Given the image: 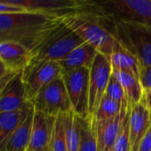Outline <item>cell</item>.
Returning <instances> with one entry per match:
<instances>
[{"label":"cell","instance_id":"9","mask_svg":"<svg viewBox=\"0 0 151 151\" xmlns=\"http://www.w3.org/2000/svg\"><path fill=\"white\" fill-rule=\"evenodd\" d=\"M112 74L110 58L97 53L89 74V115L94 118L103 98Z\"/></svg>","mask_w":151,"mask_h":151},{"label":"cell","instance_id":"14","mask_svg":"<svg viewBox=\"0 0 151 151\" xmlns=\"http://www.w3.org/2000/svg\"><path fill=\"white\" fill-rule=\"evenodd\" d=\"M0 61L1 65L5 68L23 73L30 61V50L19 42H0Z\"/></svg>","mask_w":151,"mask_h":151},{"label":"cell","instance_id":"28","mask_svg":"<svg viewBox=\"0 0 151 151\" xmlns=\"http://www.w3.org/2000/svg\"><path fill=\"white\" fill-rule=\"evenodd\" d=\"M149 113H150V127H151V108L149 109Z\"/></svg>","mask_w":151,"mask_h":151},{"label":"cell","instance_id":"7","mask_svg":"<svg viewBox=\"0 0 151 151\" xmlns=\"http://www.w3.org/2000/svg\"><path fill=\"white\" fill-rule=\"evenodd\" d=\"M35 111L49 117H58L61 113L73 111L71 101L63 76L43 88L33 101Z\"/></svg>","mask_w":151,"mask_h":151},{"label":"cell","instance_id":"2","mask_svg":"<svg viewBox=\"0 0 151 151\" xmlns=\"http://www.w3.org/2000/svg\"><path fill=\"white\" fill-rule=\"evenodd\" d=\"M83 42V39L64 21L41 45L30 51V61L23 72V79L46 63L61 61Z\"/></svg>","mask_w":151,"mask_h":151},{"label":"cell","instance_id":"10","mask_svg":"<svg viewBox=\"0 0 151 151\" xmlns=\"http://www.w3.org/2000/svg\"><path fill=\"white\" fill-rule=\"evenodd\" d=\"M127 112V103L126 102L122 104L120 113L116 117L100 121H96L92 119L97 144V151H112Z\"/></svg>","mask_w":151,"mask_h":151},{"label":"cell","instance_id":"1","mask_svg":"<svg viewBox=\"0 0 151 151\" xmlns=\"http://www.w3.org/2000/svg\"><path fill=\"white\" fill-rule=\"evenodd\" d=\"M65 20L42 12L0 14V42H19L30 51L41 45Z\"/></svg>","mask_w":151,"mask_h":151},{"label":"cell","instance_id":"3","mask_svg":"<svg viewBox=\"0 0 151 151\" xmlns=\"http://www.w3.org/2000/svg\"><path fill=\"white\" fill-rule=\"evenodd\" d=\"M99 20L125 50L137 58L142 66H151V28L112 19L105 14Z\"/></svg>","mask_w":151,"mask_h":151},{"label":"cell","instance_id":"27","mask_svg":"<svg viewBox=\"0 0 151 151\" xmlns=\"http://www.w3.org/2000/svg\"><path fill=\"white\" fill-rule=\"evenodd\" d=\"M138 151H151V127L142 139Z\"/></svg>","mask_w":151,"mask_h":151},{"label":"cell","instance_id":"6","mask_svg":"<svg viewBox=\"0 0 151 151\" xmlns=\"http://www.w3.org/2000/svg\"><path fill=\"white\" fill-rule=\"evenodd\" d=\"M97 3L110 18L151 28V0H100Z\"/></svg>","mask_w":151,"mask_h":151},{"label":"cell","instance_id":"22","mask_svg":"<svg viewBox=\"0 0 151 151\" xmlns=\"http://www.w3.org/2000/svg\"><path fill=\"white\" fill-rule=\"evenodd\" d=\"M81 123V145L79 151H97V144L92 118L86 119L80 118Z\"/></svg>","mask_w":151,"mask_h":151},{"label":"cell","instance_id":"19","mask_svg":"<svg viewBox=\"0 0 151 151\" xmlns=\"http://www.w3.org/2000/svg\"><path fill=\"white\" fill-rule=\"evenodd\" d=\"M110 62L112 71L127 73L140 80L142 65L137 58L124 49L112 54L110 57Z\"/></svg>","mask_w":151,"mask_h":151},{"label":"cell","instance_id":"4","mask_svg":"<svg viewBox=\"0 0 151 151\" xmlns=\"http://www.w3.org/2000/svg\"><path fill=\"white\" fill-rule=\"evenodd\" d=\"M104 15H76L65 18L66 26L80 35L85 42L93 46L98 53L110 57L123 50L118 40L101 24L99 19Z\"/></svg>","mask_w":151,"mask_h":151},{"label":"cell","instance_id":"11","mask_svg":"<svg viewBox=\"0 0 151 151\" xmlns=\"http://www.w3.org/2000/svg\"><path fill=\"white\" fill-rule=\"evenodd\" d=\"M63 70L58 62H49L23 79L29 102L33 104L38 93L46 86L63 76Z\"/></svg>","mask_w":151,"mask_h":151},{"label":"cell","instance_id":"13","mask_svg":"<svg viewBox=\"0 0 151 151\" xmlns=\"http://www.w3.org/2000/svg\"><path fill=\"white\" fill-rule=\"evenodd\" d=\"M56 118L35 111L30 144L27 151H50V142Z\"/></svg>","mask_w":151,"mask_h":151},{"label":"cell","instance_id":"12","mask_svg":"<svg viewBox=\"0 0 151 151\" xmlns=\"http://www.w3.org/2000/svg\"><path fill=\"white\" fill-rule=\"evenodd\" d=\"M0 112L15 111L33 104L27 96L23 73L0 89Z\"/></svg>","mask_w":151,"mask_h":151},{"label":"cell","instance_id":"20","mask_svg":"<svg viewBox=\"0 0 151 151\" xmlns=\"http://www.w3.org/2000/svg\"><path fill=\"white\" fill-rule=\"evenodd\" d=\"M112 73L118 78L123 87L127 106L129 108H132L134 105L140 104L144 92L140 80L127 73L114 71H112Z\"/></svg>","mask_w":151,"mask_h":151},{"label":"cell","instance_id":"24","mask_svg":"<svg viewBox=\"0 0 151 151\" xmlns=\"http://www.w3.org/2000/svg\"><path fill=\"white\" fill-rule=\"evenodd\" d=\"M112 151H130V109L128 106Z\"/></svg>","mask_w":151,"mask_h":151},{"label":"cell","instance_id":"16","mask_svg":"<svg viewBox=\"0 0 151 151\" xmlns=\"http://www.w3.org/2000/svg\"><path fill=\"white\" fill-rule=\"evenodd\" d=\"M97 53V50L93 46L88 42H83L58 63L64 73H70L85 67L90 68Z\"/></svg>","mask_w":151,"mask_h":151},{"label":"cell","instance_id":"25","mask_svg":"<svg viewBox=\"0 0 151 151\" xmlns=\"http://www.w3.org/2000/svg\"><path fill=\"white\" fill-rule=\"evenodd\" d=\"M105 96L121 104L127 102L123 87L113 73H112L110 81L108 83Z\"/></svg>","mask_w":151,"mask_h":151},{"label":"cell","instance_id":"21","mask_svg":"<svg viewBox=\"0 0 151 151\" xmlns=\"http://www.w3.org/2000/svg\"><path fill=\"white\" fill-rule=\"evenodd\" d=\"M65 114L61 113L56 117L50 142V151H68Z\"/></svg>","mask_w":151,"mask_h":151},{"label":"cell","instance_id":"8","mask_svg":"<svg viewBox=\"0 0 151 151\" xmlns=\"http://www.w3.org/2000/svg\"><path fill=\"white\" fill-rule=\"evenodd\" d=\"M89 74L90 68H81L63 73V80L71 101L73 111L81 119L89 115Z\"/></svg>","mask_w":151,"mask_h":151},{"label":"cell","instance_id":"5","mask_svg":"<svg viewBox=\"0 0 151 151\" xmlns=\"http://www.w3.org/2000/svg\"><path fill=\"white\" fill-rule=\"evenodd\" d=\"M27 12L67 18L76 15H104L97 1L85 0H11Z\"/></svg>","mask_w":151,"mask_h":151},{"label":"cell","instance_id":"17","mask_svg":"<svg viewBox=\"0 0 151 151\" xmlns=\"http://www.w3.org/2000/svg\"><path fill=\"white\" fill-rule=\"evenodd\" d=\"M35 109L25 121L1 144V151H27L30 144Z\"/></svg>","mask_w":151,"mask_h":151},{"label":"cell","instance_id":"18","mask_svg":"<svg viewBox=\"0 0 151 151\" xmlns=\"http://www.w3.org/2000/svg\"><path fill=\"white\" fill-rule=\"evenodd\" d=\"M34 109V104H30L19 110L0 112V145L25 121Z\"/></svg>","mask_w":151,"mask_h":151},{"label":"cell","instance_id":"23","mask_svg":"<svg viewBox=\"0 0 151 151\" xmlns=\"http://www.w3.org/2000/svg\"><path fill=\"white\" fill-rule=\"evenodd\" d=\"M122 104L104 96L95 117L94 118L91 117V118L96 121L105 120L114 118L120 113L122 109Z\"/></svg>","mask_w":151,"mask_h":151},{"label":"cell","instance_id":"15","mask_svg":"<svg viewBox=\"0 0 151 151\" xmlns=\"http://www.w3.org/2000/svg\"><path fill=\"white\" fill-rule=\"evenodd\" d=\"M129 109L130 151H138L142 139L150 127L149 109L141 103Z\"/></svg>","mask_w":151,"mask_h":151},{"label":"cell","instance_id":"26","mask_svg":"<svg viewBox=\"0 0 151 151\" xmlns=\"http://www.w3.org/2000/svg\"><path fill=\"white\" fill-rule=\"evenodd\" d=\"M140 81L144 91L151 89V66H142Z\"/></svg>","mask_w":151,"mask_h":151}]
</instances>
